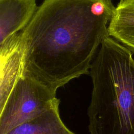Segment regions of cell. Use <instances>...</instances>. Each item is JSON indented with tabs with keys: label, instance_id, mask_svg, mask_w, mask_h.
<instances>
[{
	"label": "cell",
	"instance_id": "obj_1",
	"mask_svg": "<svg viewBox=\"0 0 134 134\" xmlns=\"http://www.w3.org/2000/svg\"><path fill=\"white\" fill-rule=\"evenodd\" d=\"M115 8L112 0H44L18 34L23 74L57 91L89 73Z\"/></svg>",
	"mask_w": 134,
	"mask_h": 134
},
{
	"label": "cell",
	"instance_id": "obj_2",
	"mask_svg": "<svg viewBox=\"0 0 134 134\" xmlns=\"http://www.w3.org/2000/svg\"><path fill=\"white\" fill-rule=\"evenodd\" d=\"M93 83L88 107L90 134H134V59L109 37L102 42L89 73Z\"/></svg>",
	"mask_w": 134,
	"mask_h": 134
},
{
	"label": "cell",
	"instance_id": "obj_3",
	"mask_svg": "<svg viewBox=\"0 0 134 134\" xmlns=\"http://www.w3.org/2000/svg\"><path fill=\"white\" fill-rule=\"evenodd\" d=\"M57 91L30 75L23 74L0 108V134L30 120L48 109Z\"/></svg>",
	"mask_w": 134,
	"mask_h": 134
},
{
	"label": "cell",
	"instance_id": "obj_4",
	"mask_svg": "<svg viewBox=\"0 0 134 134\" xmlns=\"http://www.w3.org/2000/svg\"><path fill=\"white\" fill-rule=\"evenodd\" d=\"M37 8L36 0H0V54L16 44Z\"/></svg>",
	"mask_w": 134,
	"mask_h": 134
},
{
	"label": "cell",
	"instance_id": "obj_5",
	"mask_svg": "<svg viewBox=\"0 0 134 134\" xmlns=\"http://www.w3.org/2000/svg\"><path fill=\"white\" fill-rule=\"evenodd\" d=\"M60 99H57L46 111L5 134H75L62 121L59 113Z\"/></svg>",
	"mask_w": 134,
	"mask_h": 134
},
{
	"label": "cell",
	"instance_id": "obj_6",
	"mask_svg": "<svg viewBox=\"0 0 134 134\" xmlns=\"http://www.w3.org/2000/svg\"><path fill=\"white\" fill-rule=\"evenodd\" d=\"M108 29L109 36L134 53V0H120Z\"/></svg>",
	"mask_w": 134,
	"mask_h": 134
},
{
	"label": "cell",
	"instance_id": "obj_7",
	"mask_svg": "<svg viewBox=\"0 0 134 134\" xmlns=\"http://www.w3.org/2000/svg\"><path fill=\"white\" fill-rule=\"evenodd\" d=\"M23 53L17 46L6 55L1 57L0 108L6 99L16 81L23 73Z\"/></svg>",
	"mask_w": 134,
	"mask_h": 134
}]
</instances>
